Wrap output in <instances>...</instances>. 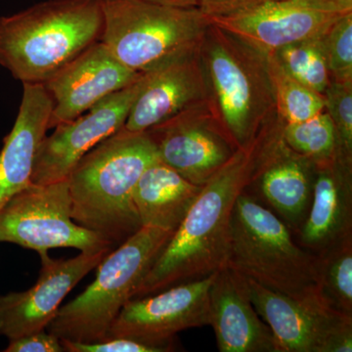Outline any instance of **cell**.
<instances>
[{"label":"cell","mask_w":352,"mask_h":352,"mask_svg":"<svg viewBox=\"0 0 352 352\" xmlns=\"http://www.w3.org/2000/svg\"><path fill=\"white\" fill-rule=\"evenodd\" d=\"M283 124L278 116L247 145L236 150L201 187L173 237L134 289L132 298L210 276L226 265L234 206L238 197L256 182Z\"/></svg>","instance_id":"cell-1"},{"label":"cell","mask_w":352,"mask_h":352,"mask_svg":"<svg viewBox=\"0 0 352 352\" xmlns=\"http://www.w3.org/2000/svg\"><path fill=\"white\" fill-rule=\"evenodd\" d=\"M147 132L122 127L92 148L68 176L72 219L112 245L138 232L133 194L146 168L159 160Z\"/></svg>","instance_id":"cell-2"},{"label":"cell","mask_w":352,"mask_h":352,"mask_svg":"<svg viewBox=\"0 0 352 352\" xmlns=\"http://www.w3.org/2000/svg\"><path fill=\"white\" fill-rule=\"evenodd\" d=\"M99 0H46L0 17V66L22 83H44L100 41Z\"/></svg>","instance_id":"cell-3"},{"label":"cell","mask_w":352,"mask_h":352,"mask_svg":"<svg viewBox=\"0 0 352 352\" xmlns=\"http://www.w3.org/2000/svg\"><path fill=\"white\" fill-rule=\"evenodd\" d=\"M226 264L271 291L325 303L319 294L318 256L296 242L281 219L247 191L234 206Z\"/></svg>","instance_id":"cell-4"},{"label":"cell","mask_w":352,"mask_h":352,"mask_svg":"<svg viewBox=\"0 0 352 352\" xmlns=\"http://www.w3.org/2000/svg\"><path fill=\"white\" fill-rule=\"evenodd\" d=\"M199 52L210 111L231 142L244 147L278 117L265 56L212 24Z\"/></svg>","instance_id":"cell-5"},{"label":"cell","mask_w":352,"mask_h":352,"mask_svg":"<svg viewBox=\"0 0 352 352\" xmlns=\"http://www.w3.org/2000/svg\"><path fill=\"white\" fill-rule=\"evenodd\" d=\"M173 231L142 226L99 263L96 279L75 300L58 310L47 332L60 340H105L122 308L173 235Z\"/></svg>","instance_id":"cell-6"},{"label":"cell","mask_w":352,"mask_h":352,"mask_svg":"<svg viewBox=\"0 0 352 352\" xmlns=\"http://www.w3.org/2000/svg\"><path fill=\"white\" fill-rule=\"evenodd\" d=\"M99 1L103 14L100 41L124 66L140 74L198 50L210 25L198 7L144 0Z\"/></svg>","instance_id":"cell-7"},{"label":"cell","mask_w":352,"mask_h":352,"mask_svg":"<svg viewBox=\"0 0 352 352\" xmlns=\"http://www.w3.org/2000/svg\"><path fill=\"white\" fill-rule=\"evenodd\" d=\"M0 242L32 250L39 256L56 248L97 252L113 247L72 219L68 179L31 183L7 201L0 208Z\"/></svg>","instance_id":"cell-8"},{"label":"cell","mask_w":352,"mask_h":352,"mask_svg":"<svg viewBox=\"0 0 352 352\" xmlns=\"http://www.w3.org/2000/svg\"><path fill=\"white\" fill-rule=\"evenodd\" d=\"M214 275L129 300L113 320L106 339L127 338L175 351L176 333L210 326V292Z\"/></svg>","instance_id":"cell-9"},{"label":"cell","mask_w":352,"mask_h":352,"mask_svg":"<svg viewBox=\"0 0 352 352\" xmlns=\"http://www.w3.org/2000/svg\"><path fill=\"white\" fill-rule=\"evenodd\" d=\"M245 280L252 303L270 328L280 352L352 351V318L325 303L295 300Z\"/></svg>","instance_id":"cell-10"},{"label":"cell","mask_w":352,"mask_h":352,"mask_svg":"<svg viewBox=\"0 0 352 352\" xmlns=\"http://www.w3.org/2000/svg\"><path fill=\"white\" fill-rule=\"evenodd\" d=\"M144 85V74L124 89L95 104L80 117L55 126L39 145L31 182L47 184L67 179L92 148L120 131Z\"/></svg>","instance_id":"cell-11"},{"label":"cell","mask_w":352,"mask_h":352,"mask_svg":"<svg viewBox=\"0 0 352 352\" xmlns=\"http://www.w3.org/2000/svg\"><path fill=\"white\" fill-rule=\"evenodd\" d=\"M352 12L330 0H273L242 12L207 18L263 54L314 38Z\"/></svg>","instance_id":"cell-12"},{"label":"cell","mask_w":352,"mask_h":352,"mask_svg":"<svg viewBox=\"0 0 352 352\" xmlns=\"http://www.w3.org/2000/svg\"><path fill=\"white\" fill-rule=\"evenodd\" d=\"M163 163L204 186L239 148L215 120L208 100L148 129Z\"/></svg>","instance_id":"cell-13"},{"label":"cell","mask_w":352,"mask_h":352,"mask_svg":"<svg viewBox=\"0 0 352 352\" xmlns=\"http://www.w3.org/2000/svg\"><path fill=\"white\" fill-rule=\"evenodd\" d=\"M110 251L82 252L69 259L41 256L38 279L32 288L0 295V336L11 340L45 330L66 296Z\"/></svg>","instance_id":"cell-14"},{"label":"cell","mask_w":352,"mask_h":352,"mask_svg":"<svg viewBox=\"0 0 352 352\" xmlns=\"http://www.w3.org/2000/svg\"><path fill=\"white\" fill-rule=\"evenodd\" d=\"M141 76L119 61L102 41H96L43 83L53 104L50 129L76 119Z\"/></svg>","instance_id":"cell-15"},{"label":"cell","mask_w":352,"mask_h":352,"mask_svg":"<svg viewBox=\"0 0 352 352\" xmlns=\"http://www.w3.org/2000/svg\"><path fill=\"white\" fill-rule=\"evenodd\" d=\"M208 97L198 48L144 73V85L129 111L124 129L131 132L147 131L187 108L207 101Z\"/></svg>","instance_id":"cell-16"},{"label":"cell","mask_w":352,"mask_h":352,"mask_svg":"<svg viewBox=\"0 0 352 352\" xmlns=\"http://www.w3.org/2000/svg\"><path fill=\"white\" fill-rule=\"evenodd\" d=\"M210 307V326L220 352H280L252 303L245 277L227 264L215 272Z\"/></svg>","instance_id":"cell-17"},{"label":"cell","mask_w":352,"mask_h":352,"mask_svg":"<svg viewBox=\"0 0 352 352\" xmlns=\"http://www.w3.org/2000/svg\"><path fill=\"white\" fill-rule=\"evenodd\" d=\"M296 234L298 244L315 254L352 235V156L340 151L316 166L311 204Z\"/></svg>","instance_id":"cell-18"},{"label":"cell","mask_w":352,"mask_h":352,"mask_svg":"<svg viewBox=\"0 0 352 352\" xmlns=\"http://www.w3.org/2000/svg\"><path fill=\"white\" fill-rule=\"evenodd\" d=\"M15 124L0 152V208L31 184L34 159L50 129L52 99L43 83H23Z\"/></svg>","instance_id":"cell-19"},{"label":"cell","mask_w":352,"mask_h":352,"mask_svg":"<svg viewBox=\"0 0 352 352\" xmlns=\"http://www.w3.org/2000/svg\"><path fill=\"white\" fill-rule=\"evenodd\" d=\"M315 177L314 162L293 151L284 142L281 131L266 154L254 184L258 185L272 212L292 232L298 233L309 210Z\"/></svg>","instance_id":"cell-20"},{"label":"cell","mask_w":352,"mask_h":352,"mask_svg":"<svg viewBox=\"0 0 352 352\" xmlns=\"http://www.w3.org/2000/svg\"><path fill=\"white\" fill-rule=\"evenodd\" d=\"M201 187L157 160L146 168L134 190L141 226L175 232Z\"/></svg>","instance_id":"cell-21"},{"label":"cell","mask_w":352,"mask_h":352,"mask_svg":"<svg viewBox=\"0 0 352 352\" xmlns=\"http://www.w3.org/2000/svg\"><path fill=\"white\" fill-rule=\"evenodd\" d=\"M317 256L322 300L352 318V235Z\"/></svg>","instance_id":"cell-22"},{"label":"cell","mask_w":352,"mask_h":352,"mask_svg":"<svg viewBox=\"0 0 352 352\" xmlns=\"http://www.w3.org/2000/svg\"><path fill=\"white\" fill-rule=\"evenodd\" d=\"M277 115L285 124L310 119L325 110L323 95L289 75L272 54H264Z\"/></svg>","instance_id":"cell-23"},{"label":"cell","mask_w":352,"mask_h":352,"mask_svg":"<svg viewBox=\"0 0 352 352\" xmlns=\"http://www.w3.org/2000/svg\"><path fill=\"white\" fill-rule=\"evenodd\" d=\"M282 138L293 151L315 166L332 161L340 151L337 131L325 110L302 122H284Z\"/></svg>","instance_id":"cell-24"},{"label":"cell","mask_w":352,"mask_h":352,"mask_svg":"<svg viewBox=\"0 0 352 352\" xmlns=\"http://www.w3.org/2000/svg\"><path fill=\"white\" fill-rule=\"evenodd\" d=\"M323 34L288 44L270 53L289 75L322 95L331 82Z\"/></svg>","instance_id":"cell-25"},{"label":"cell","mask_w":352,"mask_h":352,"mask_svg":"<svg viewBox=\"0 0 352 352\" xmlns=\"http://www.w3.org/2000/svg\"><path fill=\"white\" fill-rule=\"evenodd\" d=\"M324 51L331 80H352V12L346 14L324 32Z\"/></svg>","instance_id":"cell-26"},{"label":"cell","mask_w":352,"mask_h":352,"mask_svg":"<svg viewBox=\"0 0 352 352\" xmlns=\"http://www.w3.org/2000/svg\"><path fill=\"white\" fill-rule=\"evenodd\" d=\"M323 97L325 111L337 131L340 151L352 156V80H331Z\"/></svg>","instance_id":"cell-27"},{"label":"cell","mask_w":352,"mask_h":352,"mask_svg":"<svg viewBox=\"0 0 352 352\" xmlns=\"http://www.w3.org/2000/svg\"><path fill=\"white\" fill-rule=\"evenodd\" d=\"M67 352H168L164 347L152 346L127 338H110L96 342L61 340Z\"/></svg>","instance_id":"cell-28"},{"label":"cell","mask_w":352,"mask_h":352,"mask_svg":"<svg viewBox=\"0 0 352 352\" xmlns=\"http://www.w3.org/2000/svg\"><path fill=\"white\" fill-rule=\"evenodd\" d=\"M4 352H63L61 340L45 330L9 340Z\"/></svg>","instance_id":"cell-29"},{"label":"cell","mask_w":352,"mask_h":352,"mask_svg":"<svg viewBox=\"0 0 352 352\" xmlns=\"http://www.w3.org/2000/svg\"><path fill=\"white\" fill-rule=\"evenodd\" d=\"M273 0H198V9L207 18L242 12Z\"/></svg>","instance_id":"cell-30"},{"label":"cell","mask_w":352,"mask_h":352,"mask_svg":"<svg viewBox=\"0 0 352 352\" xmlns=\"http://www.w3.org/2000/svg\"><path fill=\"white\" fill-rule=\"evenodd\" d=\"M144 1L161 4V6L182 7V8L198 7V0H144Z\"/></svg>","instance_id":"cell-31"},{"label":"cell","mask_w":352,"mask_h":352,"mask_svg":"<svg viewBox=\"0 0 352 352\" xmlns=\"http://www.w3.org/2000/svg\"><path fill=\"white\" fill-rule=\"evenodd\" d=\"M330 1L335 2V3L340 4V6L347 7V8L352 9V0H330Z\"/></svg>","instance_id":"cell-32"}]
</instances>
